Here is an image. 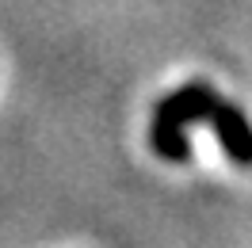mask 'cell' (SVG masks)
Listing matches in <instances>:
<instances>
[{
    "instance_id": "cell-2",
    "label": "cell",
    "mask_w": 252,
    "mask_h": 248,
    "mask_svg": "<svg viewBox=\"0 0 252 248\" xmlns=\"http://www.w3.org/2000/svg\"><path fill=\"white\" fill-rule=\"evenodd\" d=\"M210 126H214V138H218L221 153L229 156L237 168H252V123L245 119V111L237 107L233 99H225V95L214 99Z\"/></svg>"
},
{
    "instance_id": "cell-1",
    "label": "cell",
    "mask_w": 252,
    "mask_h": 248,
    "mask_svg": "<svg viewBox=\"0 0 252 248\" xmlns=\"http://www.w3.org/2000/svg\"><path fill=\"white\" fill-rule=\"evenodd\" d=\"M218 92L203 84V80H191L176 92L160 95L153 119H149V145L160 160L168 164H184L191 156V141H188V126L191 123H210V111H214Z\"/></svg>"
}]
</instances>
